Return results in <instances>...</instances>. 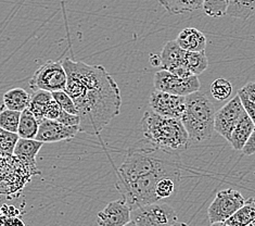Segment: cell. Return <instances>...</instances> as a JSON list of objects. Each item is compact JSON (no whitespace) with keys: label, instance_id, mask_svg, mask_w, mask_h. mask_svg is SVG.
I'll return each mask as SVG.
<instances>
[{"label":"cell","instance_id":"6da1fadb","mask_svg":"<svg viewBox=\"0 0 255 226\" xmlns=\"http://www.w3.org/2000/svg\"><path fill=\"white\" fill-rule=\"evenodd\" d=\"M68 75L65 91L74 101L80 117V132L99 134L120 114L122 97L117 82L102 65H90L65 58Z\"/></svg>","mask_w":255,"mask_h":226},{"label":"cell","instance_id":"7a4b0ae2","mask_svg":"<svg viewBox=\"0 0 255 226\" xmlns=\"http://www.w3.org/2000/svg\"><path fill=\"white\" fill-rule=\"evenodd\" d=\"M141 130L144 139L160 149L179 154L189 147L190 138L179 119L164 118L149 109L141 119Z\"/></svg>","mask_w":255,"mask_h":226},{"label":"cell","instance_id":"3957f363","mask_svg":"<svg viewBox=\"0 0 255 226\" xmlns=\"http://www.w3.org/2000/svg\"><path fill=\"white\" fill-rule=\"evenodd\" d=\"M215 108L210 98L202 91L186 96V109L181 122L190 142L203 143L213 136Z\"/></svg>","mask_w":255,"mask_h":226},{"label":"cell","instance_id":"277c9868","mask_svg":"<svg viewBox=\"0 0 255 226\" xmlns=\"http://www.w3.org/2000/svg\"><path fill=\"white\" fill-rule=\"evenodd\" d=\"M68 82V75L60 61L48 60L35 71L29 86L33 90H46L49 93L64 90Z\"/></svg>","mask_w":255,"mask_h":226},{"label":"cell","instance_id":"5b68a950","mask_svg":"<svg viewBox=\"0 0 255 226\" xmlns=\"http://www.w3.org/2000/svg\"><path fill=\"white\" fill-rule=\"evenodd\" d=\"M130 219L138 226H172L177 222V213L173 207L159 201L131 210Z\"/></svg>","mask_w":255,"mask_h":226},{"label":"cell","instance_id":"8992f818","mask_svg":"<svg viewBox=\"0 0 255 226\" xmlns=\"http://www.w3.org/2000/svg\"><path fill=\"white\" fill-rule=\"evenodd\" d=\"M153 85L155 90L183 97L197 93L201 88V83L197 75L179 77L166 70H160L155 73Z\"/></svg>","mask_w":255,"mask_h":226},{"label":"cell","instance_id":"52a82bcc","mask_svg":"<svg viewBox=\"0 0 255 226\" xmlns=\"http://www.w3.org/2000/svg\"><path fill=\"white\" fill-rule=\"evenodd\" d=\"M246 203V198L236 189L229 188L216 194L208 209L210 223L226 222Z\"/></svg>","mask_w":255,"mask_h":226},{"label":"cell","instance_id":"ba28073f","mask_svg":"<svg viewBox=\"0 0 255 226\" xmlns=\"http://www.w3.org/2000/svg\"><path fill=\"white\" fill-rule=\"evenodd\" d=\"M149 108L164 118L180 120L186 109V97L154 90L150 95Z\"/></svg>","mask_w":255,"mask_h":226},{"label":"cell","instance_id":"9c48e42d","mask_svg":"<svg viewBox=\"0 0 255 226\" xmlns=\"http://www.w3.org/2000/svg\"><path fill=\"white\" fill-rule=\"evenodd\" d=\"M245 112V108L238 95H236L233 99H230L226 105L222 107L215 112L214 119V130L217 134L229 143L232 133L239 121L242 113Z\"/></svg>","mask_w":255,"mask_h":226},{"label":"cell","instance_id":"30bf717a","mask_svg":"<svg viewBox=\"0 0 255 226\" xmlns=\"http://www.w3.org/2000/svg\"><path fill=\"white\" fill-rule=\"evenodd\" d=\"M186 50L181 48L176 40L167 41L161 51V70H166L179 77H188L191 72L185 63Z\"/></svg>","mask_w":255,"mask_h":226},{"label":"cell","instance_id":"8fae6325","mask_svg":"<svg viewBox=\"0 0 255 226\" xmlns=\"http://www.w3.org/2000/svg\"><path fill=\"white\" fill-rule=\"evenodd\" d=\"M80 132L78 126H66L53 120H44L39 123L35 139L44 144L71 140Z\"/></svg>","mask_w":255,"mask_h":226},{"label":"cell","instance_id":"7c38bea8","mask_svg":"<svg viewBox=\"0 0 255 226\" xmlns=\"http://www.w3.org/2000/svg\"><path fill=\"white\" fill-rule=\"evenodd\" d=\"M131 210L124 199L111 201L97 216L99 226H124L131 221Z\"/></svg>","mask_w":255,"mask_h":226},{"label":"cell","instance_id":"4fadbf2b","mask_svg":"<svg viewBox=\"0 0 255 226\" xmlns=\"http://www.w3.org/2000/svg\"><path fill=\"white\" fill-rule=\"evenodd\" d=\"M42 145H44V143L38 142V140L36 139L20 138L15 145L13 156L19 159V160H21L24 164H26V166L31 168L32 170L40 173L37 170L36 157H37Z\"/></svg>","mask_w":255,"mask_h":226},{"label":"cell","instance_id":"5bb4252c","mask_svg":"<svg viewBox=\"0 0 255 226\" xmlns=\"http://www.w3.org/2000/svg\"><path fill=\"white\" fill-rule=\"evenodd\" d=\"M177 44L186 51L197 52L205 51V35L194 27H186L178 34L176 38Z\"/></svg>","mask_w":255,"mask_h":226},{"label":"cell","instance_id":"9a60e30c","mask_svg":"<svg viewBox=\"0 0 255 226\" xmlns=\"http://www.w3.org/2000/svg\"><path fill=\"white\" fill-rule=\"evenodd\" d=\"M254 128L255 125L251 118L249 117V114L245 111L242 113L239 121L237 122V124L232 133L229 144L233 146V148L235 150H242L245 147V145L247 144L248 139L250 138Z\"/></svg>","mask_w":255,"mask_h":226},{"label":"cell","instance_id":"2e32d148","mask_svg":"<svg viewBox=\"0 0 255 226\" xmlns=\"http://www.w3.org/2000/svg\"><path fill=\"white\" fill-rule=\"evenodd\" d=\"M3 108L13 110V111L23 112L28 109L31 103V95L25 89L15 87L5 91L2 97Z\"/></svg>","mask_w":255,"mask_h":226},{"label":"cell","instance_id":"e0dca14e","mask_svg":"<svg viewBox=\"0 0 255 226\" xmlns=\"http://www.w3.org/2000/svg\"><path fill=\"white\" fill-rule=\"evenodd\" d=\"M204 0H159V3L169 14L178 15L201 10Z\"/></svg>","mask_w":255,"mask_h":226},{"label":"cell","instance_id":"ac0fdd59","mask_svg":"<svg viewBox=\"0 0 255 226\" xmlns=\"http://www.w3.org/2000/svg\"><path fill=\"white\" fill-rule=\"evenodd\" d=\"M52 99V94L46 90H34V93L31 95V103L28 109L39 123L46 120L47 108Z\"/></svg>","mask_w":255,"mask_h":226},{"label":"cell","instance_id":"d6986e66","mask_svg":"<svg viewBox=\"0 0 255 226\" xmlns=\"http://www.w3.org/2000/svg\"><path fill=\"white\" fill-rule=\"evenodd\" d=\"M255 220V198H248L240 209L230 217L226 223L229 226H247Z\"/></svg>","mask_w":255,"mask_h":226},{"label":"cell","instance_id":"ffe728a7","mask_svg":"<svg viewBox=\"0 0 255 226\" xmlns=\"http://www.w3.org/2000/svg\"><path fill=\"white\" fill-rule=\"evenodd\" d=\"M39 127V122L35 118V115L29 111V109L24 110L21 113L20 124L17 128V135L20 138L35 139L37 135Z\"/></svg>","mask_w":255,"mask_h":226},{"label":"cell","instance_id":"44dd1931","mask_svg":"<svg viewBox=\"0 0 255 226\" xmlns=\"http://www.w3.org/2000/svg\"><path fill=\"white\" fill-rule=\"evenodd\" d=\"M255 14V0H232L227 15L239 20H248Z\"/></svg>","mask_w":255,"mask_h":226},{"label":"cell","instance_id":"7402d4cb","mask_svg":"<svg viewBox=\"0 0 255 226\" xmlns=\"http://www.w3.org/2000/svg\"><path fill=\"white\" fill-rule=\"evenodd\" d=\"M185 63L188 70L191 72V74L198 76L208 69L209 60L208 57H206L205 51H186Z\"/></svg>","mask_w":255,"mask_h":226},{"label":"cell","instance_id":"603a6c76","mask_svg":"<svg viewBox=\"0 0 255 226\" xmlns=\"http://www.w3.org/2000/svg\"><path fill=\"white\" fill-rule=\"evenodd\" d=\"M237 95L239 96L245 111L249 114L255 125V82L246 84L244 87L238 90Z\"/></svg>","mask_w":255,"mask_h":226},{"label":"cell","instance_id":"cb8c5ba5","mask_svg":"<svg viewBox=\"0 0 255 226\" xmlns=\"http://www.w3.org/2000/svg\"><path fill=\"white\" fill-rule=\"evenodd\" d=\"M181 177L178 176H165L161 179L155 186L156 198L160 200L167 199L176 192Z\"/></svg>","mask_w":255,"mask_h":226},{"label":"cell","instance_id":"d4e9b609","mask_svg":"<svg viewBox=\"0 0 255 226\" xmlns=\"http://www.w3.org/2000/svg\"><path fill=\"white\" fill-rule=\"evenodd\" d=\"M21 113L19 111H13L2 108L0 110V127L3 128L4 131L17 134V128H19Z\"/></svg>","mask_w":255,"mask_h":226},{"label":"cell","instance_id":"484cf974","mask_svg":"<svg viewBox=\"0 0 255 226\" xmlns=\"http://www.w3.org/2000/svg\"><path fill=\"white\" fill-rule=\"evenodd\" d=\"M232 0H204L202 10L211 17H222L227 15V11Z\"/></svg>","mask_w":255,"mask_h":226},{"label":"cell","instance_id":"4316f807","mask_svg":"<svg viewBox=\"0 0 255 226\" xmlns=\"http://www.w3.org/2000/svg\"><path fill=\"white\" fill-rule=\"evenodd\" d=\"M20 139L16 133H11L4 131L0 127V156L11 157L13 156V151L17 140Z\"/></svg>","mask_w":255,"mask_h":226},{"label":"cell","instance_id":"83f0119b","mask_svg":"<svg viewBox=\"0 0 255 226\" xmlns=\"http://www.w3.org/2000/svg\"><path fill=\"white\" fill-rule=\"evenodd\" d=\"M211 94L218 101L226 100L233 94V85L226 78H216L211 84Z\"/></svg>","mask_w":255,"mask_h":226},{"label":"cell","instance_id":"f1b7e54d","mask_svg":"<svg viewBox=\"0 0 255 226\" xmlns=\"http://www.w3.org/2000/svg\"><path fill=\"white\" fill-rule=\"evenodd\" d=\"M51 94H52V98L56 100V102L60 107H61L62 110H64V111L69 112V113L78 115V111H77V108L75 106L74 101H73L70 95L66 93L65 90L54 91V93H51Z\"/></svg>","mask_w":255,"mask_h":226},{"label":"cell","instance_id":"f546056e","mask_svg":"<svg viewBox=\"0 0 255 226\" xmlns=\"http://www.w3.org/2000/svg\"><path fill=\"white\" fill-rule=\"evenodd\" d=\"M57 121L66 126H80V117L77 114L66 112L64 110H61V113Z\"/></svg>","mask_w":255,"mask_h":226},{"label":"cell","instance_id":"4dcf8cb0","mask_svg":"<svg viewBox=\"0 0 255 226\" xmlns=\"http://www.w3.org/2000/svg\"><path fill=\"white\" fill-rule=\"evenodd\" d=\"M61 107H60L56 100L52 99V101L49 103V106L47 108V112H46V119L47 120H53L57 121L60 113H61Z\"/></svg>","mask_w":255,"mask_h":226},{"label":"cell","instance_id":"1f68e13d","mask_svg":"<svg viewBox=\"0 0 255 226\" xmlns=\"http://www.w3.org/2000/svg\"><path fill=\"white\" fill-rule=\"evenodd\" d=\"M242 152H244V155L246 156H252L253 154H255V128L252 132L250 138L248 139L244 149H242Z\"/></svg>","mask_w":255,"mask_h":226},{"label":"cell","instance_id":"d6a6232c","mask_svg":"<svg viewBox=\"0 0 255 226\" xmlns=\"http://www.w3.org/2000/svg\"><path fill=\"white\" fill-rule=\"evenodd\" d=\"M150 63L152 64L153 66H161V57L160 54H156V53H152L150 54Z\"/></svg>","mask_w":255,"mask_h":226},{"label":"cell","instance_id":"836d02e7","mask_svg":"<svg viewBox=\"0 0 255 226\" xmlns=\"http://www.w3.org/2000/svg\"><path fill=\"white\" fill-rule=\"evenodd\" d=\"M7 226H25V224H24L22 220L19 218H12Z\"/></svg>","mask_w":255,"mask_h":226},{"label":"cell","instance_id":"e575fe53","mask_svg":"<svg viewBox=\"0 0 255 226\" xmlns=\"http://www.w3.org/2000/svg\"><path fill=\"white\" fill-rule=\"evenodd\" d=\"M211 226H229V225L226 222H216V223L211 224Z\"/></svg>","mask_w":255,"mask_h":226},{"label":"cell","instance_id":"d590c367","mask_svg":"<svg viewBox=\"0 0 255 226\" xmlns=\"http://www.w3.org/2000/svg\"><path fill=\"white\" fill-rule=\"evenodd\" d=\"M172 226H188V224H186V223H184V222H176L175 224H173Z\"/></svg>","mask_w":255,"mask_h":226},{"label":"cell","instance_id":"8d00e7d4","mask_svg":"<svg viewBox=\"0 0 255 226\" xmlns=\"http://www.w3.org/2000/svg\"><path fill=\"white\" fill-rule=\"evenodd\" d=\"M124 226H138L135 222H133V221H130V222H128V223H127L126 225H124Z\"/></svg>","mask_w":255,"mask_h":226},{"label":"cell","instance_id":"74e56055","mask_svg":"<svg viewBox=\"0 0 255 226\" xmlns=\"http://www.w3.org/2000/svg\"><path fill=\"white\" fill-rule=\"evenodd\" d=\"M247 226H255V220H254V221H253V222H251L250 224H248Z\"/></svg>","mask_w":255,"mask_h":226}]
</instances>
